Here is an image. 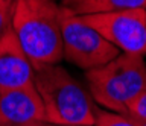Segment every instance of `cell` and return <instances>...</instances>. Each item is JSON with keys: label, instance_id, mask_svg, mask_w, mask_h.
<instances>
[{"label": "cell", "instance_id": "obj_1", "mask_svg": "<svg viewBox=\"0 0 146 126\" xmlns=\"http://www.w3.org/2000/svg\"><path fill=\"white\" fill-rule=\"evenodd\" d=\"M61 12L55 0H14L12 30L34 69L64 59Z\"/></svg>", "mask_w": 146, "mask_h": 126}, {"label": "cell", "instance_id": "obj_2", "mask_svg": "<svg viewBox=\"0 0 146 126\" xmlns=\"http://www.w3.org/2000/svg\"><path fill=\"white\" fill-rule=\"evenodd\" d=\"M34 87L44 106V121L94 126L96 106L90 93L59 64L34 69Z\"/></svg>", "mask_w": 146, "mask_h": 126}, {"label": "cell", "instance_id": "obj_3", "mask_svg": "<svg viewBox=\"0 0 146 126\" xmlns=\"http://www.w3.org/2000/svg\"><path fill=\"white\" fill-rule=\"evenodd\" d=\"M90 96L102 110L128 114V105L146 90L143 56L120 53L116 59L85 73Z\"/></svg>", "mask_w": 146, "mask_h": 126}, {"label": "cell", "instance_id": "obj_4", "mask_svg": "<svg viewBox=\"0 0 146 126\" xmlns=\"http://www.w3.org/2000/svg\"><path fill=\"white\" fill-rule=\"evenodd\" d=\"M61 8L62 53L66 61L90 71L108 64L122 53L96 29L87 24L81 15L73 14L64 6Z\"/></svg>", "mask_w": 146, "mask_h": 126}, {"label": "cell", "instance_id": "obj_5", "mask_svg": "<svg viewBox=\"0 0 146 126\" xmlns=\"http://www.w3.org/2000/svg\"><path fill=\"white\" fill-rule=\"evenodd\" d=\"M88 26L117 47L122 53L146 55V11H123L108 14L81 15Z\"/></svg>", "mask_w": 146, "mask_h": 126}, {"label": "cell", "instance_id": "obj_6", "mask_svg": "<svg viewBox=\"0 0 146 126\" xmlns=\"http://www.w3.org/2000/svg\"><path fill=\"white\" fill-rule=\"evenodd\" d=\"M44 121V106L32 85L0 91V126H25Z\"/></svg>", "mask_w": 146, "mask_h": 126}, {"label": "cell", "instance_id": "obj_7", "mask_svg": "<svg viewBox=\"0 0 146 126\" xmlns=\"http://www.w3.org/2000/svg\"><path fill=\"white\" fill-rule=\"evenodd\" d=\"M34 84V67L11 29L0 41V91Z\"/></svg>", "mask_w": 146, "mask_h": 126}, {"label": "cell", "instance_id": "obj_8", "mask_svg": "<svg viewBox=\"0 0 146 126\" xmlns=\"http://www.w3.org/2000/svg\"><path fill=\"white\" fill-rule=\"evenodd\" d=\"M61 6L76 15H90L146 9V0H62Z\"/></svg>", "mask_w": 146, "mask_h": 126}, {"label": "cell", "instance_id": "obj_9", "mask_svg": "<svg viewBox=\"0 0 146 126\" xmlns=\"http://www.w3.org/2000/svg\"><path fill=\"white\" fill-rule=\"evenodd\" d=\"M94 126H137L131 117L111 112L102 108H96V120Z\"/></svg>", "mask_w": 146, "mask_h": 126}, {"label": "cell", "instance_id": "obj_10", "mask_svg": "<svg viewBox=\"0 0 146 126\" xmlns=\"http://www.w3.org/2000/svg\"><path fill=\"white\" fill-rule=\"evenodd\" d=\"M128 117L134 120L146 121V90L128 105Z\"/></svg>", "mask_w": 146, "mask_h": 126}, {"label": "cell", "instance_id": "obj_11", "mask_svg": "<svg viewBox=\"0 0 146 126\" xmlns=\"http://www.w3.org/2000/svg\"><path fill=\"white\" fill-rule=\"evenodd\" d=\"M12 9H14V2L0 5V41L12 29Z\"/></svg>", "mask_w": 146, "mask_h": 126}, {"label": "cell", "instance_id": "obj_12", "mask_svg": "<svg viewBox=\"0 0 146 126\" xmlns=\"http://www.w3.org/2000/svg\"><path fill=\"white\" fill-rule=\"evenodd\" d=\"M25 126H67V125H52V123H47V121H38V123H29Z\"/></svg>", "mask_w": 146, "mask_h": 126}, {"label": "cell", "instance_id": "obj_13", "mask_svg": "<svg viewBox=\"0 0 146 126\" xmlns=\"http://www.w3.org/2000/svg\"><path fill=\"white\" fill-rule=\"evenodd\" d=\"M132 121H134L137 126H146V121H140V120H134V119H132Z\"/></svg>", "mask_w": 146, "mask_h": 126}, {"label": "cell", "instance_id": "obj_14", "mask_svg": "<svg viewBox=\"0 0 146 126\" xmlns=\"http://www.w3.org/2000/svg\"><path fill=\"white\" fill-rule=\"evenodd\" d=\"M9 2H14V0H0V5L2 3H9Z\"/></svg>", "mask_w": 146, "mask_h": 126}, {"label": "cell", "instance_id": "obj_15", "mask_svg": "<svg viewBox=\"0 0 146 126\" xmlns=\"http://www.w3.org/2000/svg\"><path fill=\"white\" fill-rule=\"evenodd\" d=\"M145 11H146V9H145Z\"/></svg>", "mask_w": 146, "mask_h": 126}]
</instances>
